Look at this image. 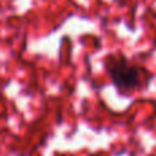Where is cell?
Here are the masks:
<instances>
[{
	"label": "cell",
	"instance_id": "1",
	"mask_svg": "<svg viewBox=\"0 0 156 156\" xmlns=\"http://www.w3.org/2000/svg\"><path fill=\"white\" fill-rule=\"evenodd\" d=\"M108 70H110L114 83L122 89H133L141 83L140 70L129 65L123 58H118V59L112 58L111 65L108 66Z\"/></svg>",
	"mask_w": 156,
	"mask_h": 156
}]
</instances>
